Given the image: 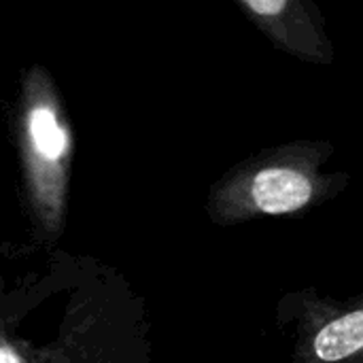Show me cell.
<instances>
[{
    "mask_svg": "<svg viewBox=\"0 0 363 363\" xmlns=\"http://www.w3.org/2000/svg\"><path fill=\"white\" fill-rule=\"evenodd\" d=\"M26 138L38 204L53 217L62 206L64 166L70 151V132L47 98H34L26 115Z\"/></svg>",
    "mask_w": 363,
    "mask_h": 363,
    "instance_id": "6da1fadb",
    "label": "cell"
},
{
    "mask_svg": "<svg viewBox=\"0 0 363 363\" xmlns=\"http://www.w3.org/2000/svg\"><path fill=\"white\" fill-rule=\"evenodd\" d=\"M251 202L259 213L285 215L306 206L313 198V183L296 168L272 166L259 170L249 187Z\"/></svg>",
    "mask_w": 363,
    "mask_h": 363,
    "instance_id": "7a4b0ae2",
    "label": "cell"
},
{
    "mask_svg": "<svg viewBox=\"0 0 363 363\" xmlns=\"http://www.w3.org/2000/svg\"><path fill=\"white\" fill-rule=\"evenodd\" d=\"M363 351V308L328 323L315 338V353L321 362H340Z\"/></svg>",
    "mask_w": 363,
    "mask_h": 363,
    "instance_id": "3957f363",
    "label": "cell"
},
{
    "mask_svg": "<svg viewBox=\"0 0 363 363\" xmlns=\"http://www.w3.org/2000/svg\"><path fill=\"white\" fill-rule=\"evenodd\" d=\"M0 363H21L17 359V355L13 353V349L4 342L2 349H0Z\"/></svg>",
    "mask_w": 363,
    "mask_h": 363,
    "instance_id": "277c9868",
    "label": "cell"
}]
</instances>
